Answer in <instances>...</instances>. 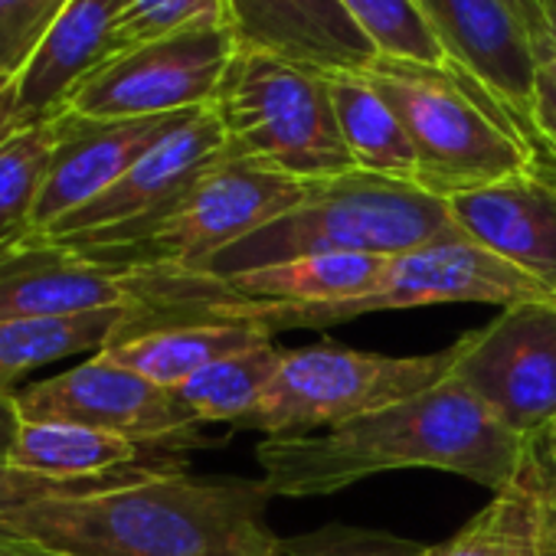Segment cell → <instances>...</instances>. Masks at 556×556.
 Masks as SVG:
<instances>
[{
  "label": "cell",
  "mask_w": 556,
  "mask_h": 556,
  "mask_svg": "<svg viewBox=\"0 0 556 556\" xmlns=\"http://www.w3.org/2000/svg\"><path fill=\"white\" fill-rule=\"evenodd\" d=\"M530 442L507 432L455 380L312 435H265L255 448L271 497H321L383 471L435 468L494 494L514 484Z\"/></svg>",
  "instance_id": "6da1fadb"
},
{
  "label": "cell",
  "mask_w": 556,
  "mask_h": 556,
  "mask_svg": "<svg viewBox=\"0 0 556 556\" xmlns=\"http://www.w3.org/2000/svg\"><path fill=\"white\" fill-rule=\"evenodd\" d=\"M262 481H197L164 471L89 497L0 514V536L56 556H271Z\"/></svg>",
  "instance_id": "7a4b0ae2"
},
{
  "label": "cell",
  "mask_w": 556,
  "mask_h": 556,
  "mask_svg": "<svg viewBox=\"0 0 556 556\" xmlns=\"http://www.w3.org/2000/svg\"><path fill=\"white\" fill-rule=\"evenodd\" d=\"M455 232L462 229L448 213V200L422 190L419 184L351 170L308 184L305 197L292 210L184 275L223 278L275 262L341 252L400 255Z\"/></svg>",
  "instance_id": "3957f363"
},
{
  "label": "cell",
  "mask_w": 556,
  "mask_h": 556,
  "mask_svg": "<svg viewBox=\"0 0 556 556\" xmlns=\"http://www.w3.org/2000/svg\"><path fill=\"white\" fill-rule=\"evenodd\" d=\"M364 76L390 102L416 148V184L442 200L517 177L536 164L517 122L455 66L377 60Z\"/></svg>",
  "instance_id": "277c9868"
},
{
  "label": "cell",
  "mask_w": 556,
  "mask_h": 556,
  "mask_svg": "<svg viewBox=\"0 0 556 556\" xmlns=\"http://www.w3.org/2000/svg\"><path fill=\"white\" fill-rule=\"evenodd\" d=\"M229 154L268 174L318 184L357 170L338 128L331 76L236 53L213 99Z\"/></svg>",
  "instance_id": "5b68a950"
},
{
  "label": "cell",
  "mask_w": 556,
  "mask_h": 556,
  "mask_svg": "<svg viewBox=\"0 0 556 556\" xmlns=\"http://www.w3.org/2000/svg\"><path fill=\"white\" fill-rule=\"evenodd\" d=\"M549 295L540 282L523 275L507 258L478 245L465 232L435 239L429 245L390 255L377 286L354 302H328V305H223L206 308L200 321H245L262 328L265 334L295 331V328H331L344 321H357L377 312L400 308H429V305H520V302H546Z\"/></svg>",
  "instance_id": "8992f818"
},
{
  "label": "cell",
  "mask_w": 556,
  "mask_h": 556,
  "mask_svg": "<svg viewBox=\"0 0 556 556\" xmlns=\"http://www.w3.org/2000/svg\"><path fill=\"white\" fill-rule=\"evenodd\" d=\"M462 344L435 354L390 357L338 344L286 351L255 409L236 429L265 435H312L419 396L452 377Z\"/></svg>",
  "instance_id": "52a82bcc"
},
{
  "label": "cell",
  "mask_w": 556,
  "mask_h": 556,
  "mask_svg": "<svg viewBox=\"0 0 556 556\" xmlns=\"http://www.w3.org/2000/svg\"><path fill=\"white\" fill-rule=\"evenodd\" d=\"M305 190L308 184L268 174L262 167H252L249 161L226 154L138 236L83 255L115 271H187L292 210L305 197Z\"/></svg>",
  "instance_id": "ba28073f"
},
{
  "label": "cell",
  "mask_w": 556,
  "mask_h": 556,
  "mask_svg": "<svg viewBox=\"0 0 556 556\" xmlns=\"http://www.w3.org/2000/svg\"><path fill=\"white\" fill-rule=\"evenodd\" d=\"M236 43L226 27H200L112 56L63 105L92 122L161 118L210 109Z\"/></svg>",
  "instance_id": "9c48e42d"
},
{
  "label": "cell",
  "mask_w": 556,
  "mask_h": 556,
  "mask_svg": "<svg viewBox=\"0 0 556 556\" xmlns=\"http://www.w3.org/2000/svg\"><path fill=\"white\" fill-rule=\"evenodd\" d=\"M452 377L517 439L556 422V299L520 302L458 338Z\"/></svg>",
  "instance_id": "30bf717a"
},
{
  "label": "cell",
  "mask_w": 556,
  "mask_h": 556,
  "mask_svg": "<svg viewBox=\"0 0 556 556\" xmlns=\"http://www.w3.org/2000/svg\"><path fill=\"white\" fill-rule=\"evenodd\" d=\"M226 154L229 144L219 115L213 105L200 109L190 122L157 141L141 161H135L105 193L63 216L40 239L76 252L118 245L167 213Z\"/></svg>",
  "instance_id": "8fae6325"
},
{
  "label": "cell",
  "mask_w": 556,
  "mask_h": 556,
  "mask_svg": "<svg viewBox=\"0 0 556 556\" xmlns=\"http://www.w3.org/2000/svg\"><path fill=\"white\" fill-rule=\"evenodd\" d=\"M14 400L21 419L92 426L151 448H177L197 429L170 390L144 380L105 351L89 354L70 370L24 383Z\"/></svg>",
  "instance_id": "7c38bea8"
},
{
  "label": "cell",
  "mask_w": 556,
  "mask_h": 556,
  "mask_svg": "<svg viewBox=\"0 0 556 556\" xmlns=\"http://www.w3.org/2000/svg\"><path fill=\"white\" fill-rule=\"evenodd\" d=\"M416 4L445 47L448 63L471 76L536 148L530 131L536 53L507 0H416Z\"/></svg>",
  "instance_id": "4fadbf2b"
},
{
  "label": "cell",
  "mask_w": 556,
  "mask_h": 556,
  "mask_svg": "<svg viewBox=\"0 0 556 556\" xmlns=\"http://www.w3.org/2000/svg\"><path fill=\"white\" fill-rule=\"evenodd\" d=\"M236 53H262L325 76L364 73L380 53L344 0H223Z\"/></svg>",
  "instance_id": "5bb4252c"
},
{
  "label": "cell",
  "mask_w": 556,
  "mask_h": 556,
  "mask_svg": "<svg viewBox=\"0 0 556 556\" xmlns=\"http://www.w3.org/2000/svg\"><path fill=\"white\" fill-rule=\"evenodd\" d=\"M193 115L197 112L122 122H92L70 112L53 115L56 151L34 210V236H43L63 216L83 210L99 193H105L135 161H141L157 141H164Z\"/></svg>",
  "instance_id": "9a60e30c"
},
{
  "label": "cell",
  "mask_w": 556,
  "mask_h": 556,
  "mask_svg": "<svg viewBox=\"0 0 556 556\" xmlns=\"http://www.w3.org/2000/svg\"><path fill=\"white\" fill-rule=\"evenodd\" d=\"M455 226L556 295V164L540 157L501 184L448 197Z\"/></svg>",
  "instance_id": "2e32d148"
},
{
  "label": "cell",
  "mask_w": 556,
  "mask_h": 556,
  "mask_svg": "<svg viewBox=\"0 0 556 556\" xmlns=\"http://www.w3.org/2000/svg\"><path fill=\"white\" fill-rule=\"evenodd\" d=\"M131 305L122 275L76 249L30 236L0 252V321L70 318Z\"/></svg>",
  "instance_id": "e0dca14e"
},
{
  "label": "cell",
  "mask_w": 556,
  "mask_h": 556,
  "mask_svg": "<svg viewBox=\"0 0 556 556\" xmlns=\"http://www.w3.org/2000/svg\"><path fill=\"white\" fill-rule=\"evenodd\" d=\"M118 11L122 0H70L24 73L14 79L17 115L24 125L60 115L70 96L112 60Z\"/></svg>",
  "instance_id": "ac0fdd59"
},
{
  "label": "cell",
  "mask_w": 556,
  "mask_h": 556,
  "mask_svg": "<svg viewBox=\"0 0 556 556\" xmlns=\"http://www.w3.org/2000/svg\"><path fill=\"white\" fill-rule=\"evenodd\" d=\"M268 341L271 334L245 321H180V325H161L138 334L115 338L102 351L118 364H125L128 370L141 374L144 380L164 390H177L180 383H187L193 374L216 364L219 357Z\"/></svg>",
  "instance_id": "d6986e66"
},
{
  "label": "cell",
  "mask_w": 556,
  "mask_h": 556,
  "mask_svg": "<svg viewBox=\"0 0 556 556\" xmlns=\"http://www.w3.org/2000/svg\"><path fill=\"white\" fill-rule=\"evenodd\" d=\"M151 452L157 448L105 429L24 419L14 448L8 455V465L47 478H102V475L148 465Z\"/></svg>",
  "instance_id": "ffe728a7"
},
{
  "label": "cell",
  "mask_w": 556,
  "mask_h": 556,
  "mask_svg": "<svg viewBox=\"0 0 556 556\" xmlns=\"http://www.w3.org/2000/svg\"><path fill=\"white\" fill-rule=\"evenodd\" d=\"M331 99L354 167L374 177L416 184L419 161L409 131L374 83L364 73H338L331 76Z\"/></svg>",
  "instance_id": "44dd1931"
},
{
  "label": "cell",
  "mask_w": 556,
  "mask_h": 556,
  "mask_svg": "<svg viewBox=\"0 0 556 556\" xmlns=\"http://www.w3.org/2000/svg\"><path fill=\"white\" fill-rule=\"evenodd\" d=\"M546 475L530 439V458L523 475L488 501L455 536L432 546L429 556H536L543 507H546Z\"/></svg>",
  "instance_id": "7402d4cb"
},
{
  "label": "cell",
  "mask_w": 556,
  "mask_h": 556,
  "mask_svg": "<svg viewBox=\"0 0 556 556\" xmlns=\"http://www.w3.org/2000/svg\"><path fill=\"white\" fill-rule=\"evenodd\" d=\"M128 308L131 305L70 318L0 321V393H17L34 370L109 348L122 331Z\"/></svg>",
  "instance_id": "603a6c76"
},
{
  "label": "cell",
  "mask_w": 556,
  "mask_h": 556,
  "mask_svg": "<svg viewBox=\"0 0 556 556\" xmlns=\"http://www.w3.org/2000/svg\"><path fill=\"white\" fill-rule=\"evenodd\" d=\"M282 357L286 351H278L271 341L255 344L229 357H219L216 364L203 367L200 374H193L187 383H180L170 393L197 426H206V422L239 426L262 400L265 387L278 374Z\"/></svg>",
  "instance_id": "cb8c5ba5"
},
{
  "label": "cell",
  "mask_w": 556,
  "mask_h": 556,
  "mask_svg": "<svg viewBox=\"0 0 556 556\" xmlns=\"http://www.w3.org/2000/svg\"><path fill=\"white\" fill-rule=\"evenodd\" d=\"M56 151V118L37 122L0 144V252L34 236V210Z\"/></svg>",
  "instance_id": "d4e9b609"
},
{
  "label": "cell",
  "mask_w": 556,
  "mask_h": 556,
  "mask_svg": "<svg viewBox=\"0 0 556 556\" xmlns=\"http://www.w3.org/2000/svg\"><path fill=\"white\" fill-rule=\"evenodd\" d=\"M357 27L370 37L380 60L413 66H452L445 47L416 0H344Z\"/></svg>",
  "instance_id": "484cf974"
},
{
  "label": "cell",
  "mask_w": 556,
  "mask_h": 556,
  "mask_svg": "<svg viewBox=\"0 0 556 556\" xmlns=\"http://www.w3.org/2000/svg\"><path fill=\"white\" fill-rule=\"evenodd\" d=\"M200 27H226L223 0H122L112 56Z\"/></svg>",
  "instance_id": "4316f807"
},
{
  "label": "cell",
  "mask_w": 556,
  "mask_h": 556,
  "mask_svg": "<svg viewBox=\"0 0 556 556\" xmlns=\"http://www.w3.org/2000/svg\"><path fill=\"white\" fill-rule=\"evenodd\" d=\"M164 471H180L174 462H148L128 471L102 475V478H47V475H30L21 468H11L8 462H0V514H8L14 507H27L37 501H63V497H89L102 494L122 484H135Z\"/></svg>",
  "instance_id": "83f0119b"
},
{
  "label": "cell",
  "mask_w": 556,
  "mask_h": 556,
  "mask_svg": "<svg viewBox=\"0 0 556 556\" xmlns=\"http://www.w3.org/2000/svg\"><path fill=\"white\" fill-rule=\"evenodd\" d=\"M432 546L370 527L328 523L308 533L278 536L271 556H429Z\"/></svg>",
  "instance_id": "f1b7e54d"
},
{
  "label": "cell",
  "mask_w": 556,
  "mask_h": 556,
  "mask_svg": "<svg viewBox=\"0 0 556 556\" xmlns=\"http://www.w3.org/2000/svg\"><path fill=\"white\" fill-rule=\"evenodd\" d=\"M70 0H0V76L17 79Z\"/></svg>",
  "instance_id": "f546056e"
},
{
  "label": "cell",
  "mask_w": 556,
  "mask_h": 556,
  "mask_svg": "<svg viewBox=\"0 0 556 556\" xmlns=\"http://www.w3.org/2000/svg\"><path fill=\"white\" fill-rule=\"evenodd\" d=\"M530 131L536 138L540 157L556 164V53H549V56H543L536 63L533 105H530Z\"/></svg>",
  "instance_id": "4dcf8cb0"
},
{
  "label": "cell",
  "mask_w": 556,
  "mask_h": 556,
  "mask_svg": "<svg viewBox=\"0 0 556 556\" xmlns=\"http://www.w3.org/2000/svg\"><path fill=\"white\" fill-rule=\"evenodd\" d=\"M507 8L517 14V21L523 24L527 37H530V47L536 53V63L553 50V37H549V27H546V17H543V8H540V0H507Z\"/></svg>",
  "instance_id": "1f68e13d"
},
{
  "label": "cell",
  "mask_w": 556,
  "mask_h": 556,
  "mask_svg": "<svg viewBox=\"0 0 556 556\" xmlns=\"http://www.w3.org/2000/svg\"><path fill=\"white\" fill-rule=\"evenodd\" d=\"M21 128H27L17 115V86L11 76H0V144H4L11 135H17Z\"/></svg>",
  "instance_id": "d6a6232c"
},
{
  "label": "cell",
  "mask_w": 556,
  "mask_h": 556,
  "mask_svg": "<svg viewBox=\"0 0 556 556\" xmlns=\"http://www.w3.org/2000/svg\"><path fill=\"white\" fill-rule=\"evenodd\" d=\"M21 409H17V400L14 393H0V462H8L11 448H14V439L21 432Z\"/></svg>",
  "instance_id": "836d02e7"
},
{
  "label": "cell",
  "mask_w": 556,
  "mask_h": 556,
  "mask_svg": "<svg viewBox=\"0 0 556 556\" xmlns=\"http://www.w3.org/2000/svg\"><path fill=\"white\" fill-rule=\"evenodd\" d=\"M533 448H536L540 465H543V471H546V484H549V491L556 494V422H553L543 435L533 439Z\"/></svg>",
  "instance_id": "e575fe53"
},
{
  "label": "cell",
  "mask_w": 556,
  "mask_h": 556,
  "mask_svg": "<svg viewBox=\"0 0 556 556\" xmlns=\"http://www.w3.org/2000/svg\"><path fill=\"white\" fill-rule=\"evenodd\" d=\"M546 475V471H543ZM536 556H556V494L546 491V507H543V530H540V546Z\"/></svg>",
  "instance_id": "d590c367"
},
{
  "label": "cell",
  "mask_w": 556,
  "mask_h": 556,
  "mask_svg": "<svg viewBox=\"0 0 556 556\" xmlns=\"http://www.w3.org/2000/svg\"><path fill=\"white\" fill-rule=\"evenodd\" d=\"M0 556H56V553H47L40 546H30V543H17V540H4V536H0Z\"/></svg>",
  "instance_id": "8d00e7d4"
},
{
  "label": "cell",
  "mask_w": 556,
  "mask_h": 556,
  "mask_svg": "<svg viewBox=\"0 0 556 556\" xmlns=\"http://www.w3.org/2000/svg\"><path fill=\"white\" fill-rule=\"evenodd\" d=\"M540 8H543L546 27H549V37H553V50H556V0H540Z\"/></svg>",
  "instance_id": "74e56055"
}]
</instances>
